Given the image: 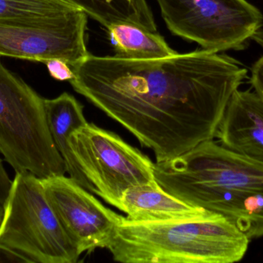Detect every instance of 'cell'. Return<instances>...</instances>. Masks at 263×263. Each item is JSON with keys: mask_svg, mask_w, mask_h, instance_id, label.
<instances>
[{"mask_svg": "<svg viewBox=\"0 0 263 263\" xmlns=\"http://www.w3.org/2000/svg\"><path fill=\"white\" fill-rule=\"evenodd\" d=\"M71 67L75 91L151 149L156 162L215 139L248 74L234 58L203 49L156 60L89 54Z\"/></svg>", "mask_w": 263, "mask_h": 263, "instance_id": "1", "label": "cell"}, {"mask_svg": "<svg viewBox=\"0 0 263 263\" xmlns=\"http://www.w3.org/2000/svg\"><path fill=\"white\" fill-rule=\"evenodd\" d=\"M250 239L216 213L170 222L123 218L107 248L124 263H234L243 259Z\"/></svg>", "mask_w": 263, "mask_h": 263, "instance_id": "2", "label": "cell"}, {"mask_svg": "<svg viewBox=\"0 0 263 263\" xmlns=\"http://www.w3.org/2000/svg\"><path fill=\"white\" fill-rule=\"evenodd\" d=\"M155 177L163 189L215 187L224 212L233 217L254 214L263 205V162L233 152L214 139L171 160L156 162Z\"/></svg>", "mask_w": 263, "mask_h": 263, "instance_id": "3", "label": "cell"}, {"mask_svg": "<svg viewBox=\"0 0 263 263\" xmlns=\"http://www.w3.org/2000/svg\"><path fill=\"white\" fill-rule=\"evenodd\" d=\"M0 154L15 172L41 179L66 173L49 131L45 99L1 60Z\"/></svg>", "mask_w": 263, "mask_h": 263, "instance_id": "4", "label": "cell"}, {"mask_svg": "<svg viewBox=\"0 0 263 263\" xmlns=\"http://www.w3.org/2000/svg\"><path fill=\"white\" fill-rule=\"evenodd\" d=\"M0 247L26 263H75L81 255L45 194L41 179L15 172L3 204Z\"/></svg>", "mask_w": 263, "mask_h": 263, "instance_id": "5", "label": "cell"}, {"mask_svg": "<svg viewBox=\"0 0 263 263\" xmlns=\"http://www.w3.org/2000/svg\"><path fill=\"white\" fill-rule=\"evenodd\" d=\"M172 33L205 50H240L263 44V15L247 0H156Z\"/></svg>", "mask_w": 263, "mask_h": 263, "instance_id": "6", "label": "cell"}, {"mask_svg": "<svg viewBox=\"0 0 263 263\" xmlns=\"http://www.w3.org/2000/svg\"><path fill=\"white\" fill-rule=\"evenodd\" d=\"M69 144L94 193L118 209L126 190L156 182L155 163L112 131L88 122Z\"/></svg>", "mask_w": 263, "mask_h": 263, "instance_id": "7", "label": "cell"}, {"mask_svg": "<svg viewBox=\"0 0 263 263\" xmlns=\"http://www.w3.org/2000/svg\"><path fill=\"white\" fill-rule=\"evenodd\" d=\"M87 14L81 9L37 20H0V57L45 63L59 59L70 66L89 55Z\"/></svg>", "mask_w": 263, "mask_h": 263, "instance_id": "8", "label": "cell"}, {"mask_svg": "<svg viewBox=\"0 0 263 263\" xmlns=\"http://www.w3.org/2000/svg\"><path fill=\"white\" fill-rule=\"evenodd\" d=\"M45 194L80 255L107 248L123 216L66 176L41 179Z\"/></svg>", "mask_w": 263, "mask_h": 263, "instance_id": "9", "label": "cell"}, {"mask_svg": "<svg viewBox=\"0 0 263 263\" xmlns=\"http://www.w3.org/2000/svg\"><path fill=\"white\" fill-rule=\"evenodd\" d=\"M215 138L233 152L263 162V100L257 93L235 91Z\"/></svg>", "mask_w": 263, "mask_h": 263, "instance_id": "10", "label": "cell"}, {"mask_svg": "<svg viewBox=\"0 0 263 263\" xmlns=\"http://www.w3.org/2000/svg\"><path fill=\"white\" fill-rule=\"evenodd\" d=\"M120 203V211L135 222H170L202 217L212 213L172 196L157 182L129 188Z\"/></svg>", "mask_w": 263, "mask_h": 263, "instance_id": "11", "label": "cell"}, {"mask_svg": "<svg viewBox=\"0 0 263 263\" xmlns=\"http://www.w3.org/2000/svg\"><path fill=\"white\" fill-rule=\"evenodd\" d=\"M45 108L49 131L64 161L66 173L72 180L94 193V187L79 166L69 144L71 134L88 124L83 105L73 96L63 93L55 98L45 99Z\"/></svg>", "mask_w": 263, "mask_h": 263, "instance_id": "12", "label": "cell"}, {"mask_svg": "<svg viewBox=\"0 0 263 263\" xmlns=\"http://www.w3.org/2000/svg\"><path fill=\"white\" fill-rule=\"evenodd\" d=\"M86 12L108 28L117 23H129L151 32L157 26L145 0H61Z\"/></svg>", "mask_w": 263, "mask_h": 263, "instance_id": "13", "label": "cell"}, {"mask_svg": "<svg viewBox=\"0 0 263 263\" xmlns=\"http://www.w3.org/2000/svg\"><path fill=\"white\" fill-rule=\"evenodd\" d=\"M116 57L128 60H156L177 54L163 37L129 23H117L106 28Z\"/></svg>", "mask_w": 263, "mask_h": 263, "instance_id": "14", "label": "cell"}, {"mask_svg": "<svg viewBox=\"0 0 263 263\" xmlns=\"http://www.w3.org/2000/svg\"><path fill=\"white\" fill-rule=\"evenodd\" d=\"M77 7L61 0H0V20H37L69 13Z\"/></svg>", "mask_w": 263, "mask_h": 263, "instance_id": "15", "label": "cell"}, {"mask_svg": "<svg viewBox=\"0 0 263 263\" xmlns=\"http://www.w3.org/2000/svg\"><path fill=\"white\" fill-rule=\"evenodd\" d=\"M51 77L60 81H70L74 78L72 67L66 62L59 59L45 62Z\"/></svg>", "mask_w": 263, "mask_h": 263, "instance_id": "16", "label": "cell"}, {"mask_svg": "<svg viewBox=\"0 0 263 263\" xmlns=\"http://www.w3.org/2000/svg\"><path fill=\"white\" fill-rule=\"evenodd\" d=\"M250 83L255 92L263 100V56L252 67Z\"/></svg>", "mask_w": 263, "mask_h": 263, "instance_id": "17", "label": "cell"}, {"mask_svg": "<svg viewBox=\"0 0 263 263\" xmlns=\"http://www.w3.org/2000/svg\"><path fill=\"white\" fill-rule=\"evenodd\" d=\"M12 180H11L0 159V204L3 205L9 195Z\"/></svg>", "mask_w": 263, "mask_h": 263, "instance_id": "18", "label": "cell"}, {"mask_svg": "<svg viewBox=\"0 0 263 263\" xmlns=\"http://www.w3.org/2000/svg\"><path fill=\"white\" fill-rule=\"evenodd\" d=\"M0 263H26L21 257L0 247Z\"/></svg>", "mask_w": 263, "mask_h": 263, "instance_id": "19", "label": "cell"}, {"mask_svg": "<svg viewBox=\"0 0 263 263\" xmlns=\"http://www.w3.org/2000/svg\"><path fill=\"white\" fill-rule=\"evenodd\" d=\"M3 205H1V204H0V222H1L2 217H3Z\"/></svg>", "mask_w": 263, "mask_h": 263, "instance_id": "20", "label": "cell"}]
</instances>
